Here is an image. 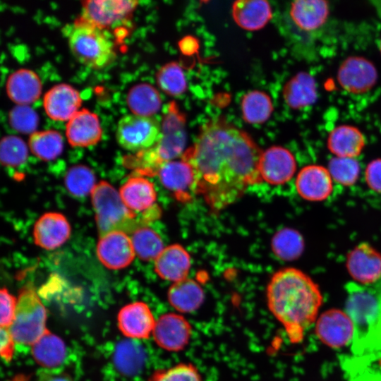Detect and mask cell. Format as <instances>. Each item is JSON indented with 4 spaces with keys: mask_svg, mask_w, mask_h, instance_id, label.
Here are the masks:
<instances>
[{
    "mask_svg": "<svg viewBox=\"0 0 381 381\" xmlns=\"http://www.w3.org/2000/svg\"><path fill=\"white\" fill-rule=\"evenodd\" d=\"M261 153L246 132L216 119L202 126L182 159L194 170V191L218 211L236 202L248 186L262 181L258 169Z\"/></svg>",
    "mask_w": 381,
    "mask_h": 381,
    "instance_id": "cell-1",
    "label": "cell"
},
{
    "mask_svg": "<svg viewBox=\"0 0 381 381\" xmlns=\"http://www.w3.org/2000/svg\"><path fill=\"white\" fill-rule=\"evenodd\" d=\"M267 303L293 344L303 341L316 322L323 301L319 286L306 273L295 267L276 272L267 286Z\"/></svg>",
    "mask_w": 381,
    "mask_h": 381,
    "instance_id": "cell-2",
    "label": "cell"
},
{
    "mask_svg": "<svg viewBox=\"0 0 381 381\" xmlns=\"http://www.w3.org/2000/svg\"><path fill=\"white\" fill-rule=\"evenodd\" d=\"M64 30L71 54L83 65L99 70L116 59L114 43L103 29L80 18Z\"/></svg>",
    "mask_w": 381,
    "mask_h": 381,
    "instance_id": "cell-3",
    "label": "cell"
},
{
    "mask_svg": "<svg viewBox=\"0 0 381 381\" xmlns=\"http://www.w3.org/2000/svg\"><path fill=\"white\" fill-rule=\"evenodd\" d=\"M91 200L100 236L117 231L132 234L145 223L127 207L117 190L105 181L95 185Z\"/></svg>",
    "mask_w": 381,
    "mask_h": 381,
    "instance_id": "cell-4",
    "label": "cell"
},
{
    "mask_svg": "<svg viewBox=\"0 0 381 381\" xmlns=\"http://www.w3.org/2000/svg\"><path fill=\"white\" fill-rule=\"evenodd\" d=\"M185 116L174 102L169 105L158 142L151 148L139 152L137 160L140 174H157L159 167L179 157L186 143Z\"/></svg>",
    "mask_w": 381,
    "mask_h": 381,
    "instance_id": "cell-5",
    "label": "cell"
},
{
    "mask_svg": "<svg viewBox=\"0 0 381 381\" xmlns=\"http://www.w3.org/2000/svg\"><path fill=\"white\" fill-rule=\"evenodd\" d=\"M329 5L324 0H298L288 8L289 27L297 47L314 55V46L327 23Z\"/></svg>",
    "mask_w": 381,
    "mask_h": 381,
    "instance_id": "cell-6",
    "label": "cell"
},
{
    "mask_svg": "<svg viewBox=\"0 0 381 381\" xmlns=\"http://www.w3.org/2000/svg\"><path fill=\"white\" fill-rule=\"evenodd\" d=\"M47 311L33 286L28 284L18 297L15 318L8 328L15 342L33 345L48 329Z\"/></svg>",
    "mask_w": 381,
    "mask_h": 381,
    "instance_id": "cell-7",
    "label": "cell"
},
{
    "mask_svg": "<svg viewBox=\"0 0 381 381\" xmlns=\"http://www.w3.org/2000/svg\"><path fill=\"white\" fill-rule=\"evenodd\" d=\"M162 127L155 118L128 114L118 122L116 138L125 150L142 152L152 147L159 140Z\"/></svg>",
    "mask_w": 381,
    "mask_h": 381,
    "instance_id": "cell-8",
    "label": "cell"
},
{
    "mask_svg": "<svg viewBox=\"0 0 381 381\" xmlns=\"http://www.w3.org/2000/svg\"><path fill=\"white\" fill-rule=\"evenodd\" d=\"M347 291L345 311L353 321L355 334L367 332L377 322L381 299L373 289L358 284H350Z\"/></svg>",
    "mask_w": 381,
    "mask_h": 381,
    "instance_id": "cell-9",
    "label": "cell"
},
{
    "mask_svg": "<svg viewBox=\"0 0 381 381\" xmlns=\"http://www.w3.org/2000/svg\"><path fill=\"white\" fill-rule=\"evenodd\" d=\"M315 323L317 337L329 347H343L354 338V325L345 310L337 308L327 310L318 317Z\"/></svg>",
    "mask_w": 381,
    "mask_h": 381,
    "instance_id": "cell-10",
    "label": "cell"
},
{
    "mask_svg": "<svg viewBox=\"0 0 381 381\" xmlns=\"http://www.w3.org/2000/svg\"><path fill=\"white\" fill-rule=\"evenodd\" d=\"M346 268L356 284H374L381 278V253L369 243H360L348 253Z\"/></svg>",
    "mask_w": 381,
    "mask_h": 381,
    "instance_id": "cell-11",
    "label": "cell"
},
{
    "mask_svg": "<svg viewBox=\"0 0 381 381\" xmlns=\"http://www.w3.org/2000/svg\"><path fill=\"white\" fill-rule=\"evenodd\" d=\"M377 71L368 59L358 56L346 58L339 65L337 80L340 86L352 94L370 90L377 80Z\"/></svg>",
    "mask_w": 381,
    "mask_h": 381,
    "instance_id": "cell-12",
    "label": "cell"
},
{
    "mask_svg": "<svg viewBox=\"0 0 381 381\" xmlns=\"http://www.w3.org/2000/svg\"><path fill=\"white\" fill-rule=\"evenodd\" d=\"M152 335L159 347L177 352L188 344L192 336V326L182 314L168 313L156 320Z\"/></svg>",
    "mask_w": 381,
    "mask_h": 381,
    "instance_id": "cell-13",
    "label": "cell"
},
{
    "mask_svg": "<svg viewBox=\"0 0 381 381\" xmlns=\"http://www.w3.org/2000/svg\"><path fill=\"white\" fill-rule=\"evenodd\" d=\"M138 4L136 1H85L83 2L80 18L104 30L125 20Z\"/></svg>",
    "mask_w": 381,
    "mask_h": 381,
    "instance_id": "cell-14",
    "label": "cell"
},
{
    "mask_svg": "<svg viewBox=\"0 0 381 381\" xmlns=\"http://www.w3.org/2000/svg\"><path fill=\"white\" fill-rule=\"evenodd\" d=\"M258 169L262 180L272 185H281L292 179L296 162L289 150L273 146L261 153Z\"/></svg>",
    "mask_w": 381,
    "mask_h": 381,
    "instance_id": "cell-15",
    "label": "cell"
},
{
    "mask_svg": "<svg viewBox=\"0 0 381 381\" xmlns=\"http://www.w3.org/2000/svg\"><path fill=\"white\" fill-rule=\"evenodd\" d=\"M135 255L131 238L123 231H112L100 236L97 245L98 259L110 270L128 267Z\"/></svg>",
    "mask_w": 381,
    "mask_h": 381,
    "instance_id": "cell-16",
    "label": "cell"
},
{
    "mask_svg": "<svg viewBox=\"0 0 381 381\" xmlns=\"http://www.w3.org/2000/svg\"><path fill=\"white\" fill-rule=\"evenodd\" d=\"M333 183L327 168L313 164L303 167L299 171L295 183L301 198L310 202H321L332 193Z\"/></svg>",
    "mask_w": 381,
    "mask_h": 381,
    "instance_id": "cell-17",
    "label": "cell"
},
{
    "mask_svg": "<svg viewBox=\"0 0 381 381\" xmlns=\"http://www.w3.org/2000/svg\"><path fill=\"white\" fill-rule=\"evenodd\" d=\"M156 320L149 306L141 301L123 307L118 315L121 332L132 339H147L152 334Z\"/></svg>",
    "mask_w": 381,
    "mask_h": 381,
    "instance_id": "cell-18",
    "label": "cell"
},
{
    "mask_svg": "<svg viewBox=\"0 0 381 381\" xmlns=\"http://www.w3.org/2000/svg\"><path fill=\"white\" fill-rule=\"evenodd\" d=\"M82 99L80 93L68 84H58L50 88L43 98L47 116L55 121H68L78 111Z\"/></svg>",
    "mask_w": 381,
    "mask_h": 381,
    "instance_id": "cell-19",
    "label": "cell"
},
{
    "mask_svg": "<svg viewBox=\"0 0 381 381\" xmlns=\"http://www.w3.org/2000/svg\"><path fill=\"white\" fill-rule=\"evenodd\" d=\"M71 226L61 213L48 212L36 222L33 229L35 243L46 250L60 247L69 238Z\"/></svg>",
    "mask_w": 381,
    "mask_h": 381,
    "instance_id": "cell-20",
    "label": "cell"
},
{
    "mask_svg": "<svg viewBox=\"0 0 381 381\" xmlns=\"http://www.w3.org/2000/svg\"><path fill=\"white\" fill-rule=\"evenodd\" d=\"M66 135L73 147H85L97 144L102 135L97 115L87 109L79 110L68 121Z\"/></svg>",
    "mask_w": 381,
    "mask_h": 381,
    "instance_id": "cell-21",
    "label": "cell"
},
{
    "mask_svg": "<svg viewBox=\"0 0 381 381\" xmlns=\"http://www.w3.org/2000/svg\"><path fill=\"white\" fill-rule=\"evenodd\" d=\"M157 174L162 185L174 192L179 200L190 198L189 190H194L195 173L188 162L183 159L165 162Z\"/></svg>",
    "mask_w": 381,
    "mask_h": 381,
    "instance_id": "cell-22",
    "label": "cell"
},
{
    "mask_svg": "<svg viewBox=\"0 0 381 381\" xmlns=\"http://www.w3.org/2000/svg\"><path fill=\"white\" fill-rule=\"evenodd\" d=\"M190 257L179 244L164 248L155 260V270L165 280L177 282L187 278L190 267Z\"/></svg>",
    "mask_w": 381,
    "mask_h": 381,
    "instance_id": "cell-23",
    "label": "cell"
},
{
    "mask_svg": "<svg viewBox=\"0 0 381 381\" xmlns=\"http://www.w3.org/2000/svg\"><path fill=\"white\" fill-rule=\"evenodd\" d=\"M365 146V138L356 127L340 125L334 128L327 139L329 151L337 157L356 158Z\"/></svg>",
    "mask_w": 381,
    "mask_h": 381,
    "instance_id": "cell-24",
    "label": "cell"
},
{
    "mask_svg": "<svg viewBox=\"0 0 381 381\" xmlns=\"http://www.w3.org/2000/svg\"><path fill=\"white\" fill-rule=\"evenodd\" d=\"M6 90L11 101L18 105H28L40 97L42 84L40 78L34 71L20 68L9 75Z\"/></svg>",
    "mask_w": 381,
    "mask_h": 381,
    "instance_id": "cell-25",
    "label": "cell"
},
{
    "mask_svg": "<svg viewBox=\"0 0 381 381\" xmlns=\"http://www.w3.org/2000/svg\"><path fill=\"white\" fill-rule=\"evenodd\" d=\"M124 204L132 211L145 212L155 205L156 192L153 183L146 178L133 176L120 188Z\"/></svg>",
    "mask_w": 381,
    "mask_h": 381,
    "instance_id": "cell-26",
    "label": "cell"
},
{
    "mask_svg": "<svg viewBox=\"0 0 381 381\" xmlns=\"http://www.w3.org/2000/svg\"><path fill=\"white\" fill-rule=\"evenodd\" d=\"M283 97L286 104L294 109L313 105L318 97L315 78L308 73H298L284 85Z\"/></svg>",
    "mask_w": 381,
    "mask_h": 381,
    "instance_id": "cell-27",
    "label": "cell"
},
{
    "mask_svg": "<svg viewBox=\"0 0 381 381\" xmlns=\"http://www.w3.org/2000/svg\"><path fill=\"white\" fill-rule=\"evenodd\" d=\"M167 297L171 306L183 315L197 310L203 303L205 293L197 282L186 278L174 282L169 289Z\"/></svg>",
    "mask_w": 381,
    "mask_h": 381,
    "instance_id": "cell-28",
    "label": "cell"
},
{
    "mask_svg": "<svg viewBox=\"0 0 381 381\" xmlns=\"http://www.w3.org/2000/svg\"><path fill=\"white\" fill-rule=\"evenodd\" d=\"M232 16L241 28L248 30L262 28L272 18V9L267 1H237L232 6Z\"/></svg>",
    "mask_w": 381,
    "mask_h": 381,
    "instance_id": "cell-29",
    "label": "cell"
},
{
    "mask_svg": "<svg viewBox=\"0 0 381 381\" xmlns=\"http://www.w3.org/2000/svg\"><path fill=\"white\" fill-rule=\"evenodd\" d=\"M35 361L46 369H55L65 360L66 348L63 340L49 330L32 346Z\"/></svg>",
    "mask_w": 381,
    "mask_h": 381,
    "instance_id": "cell-30",
    "label": "cell"
},
{
    "mask_svg": "<svg viewBox=\"0 0 381 381\" xmlns=\"http://www.w3.org/2000/svg\"><path fill=\"white\" fill-rule=\"evenodd\" d=\"M113 361L118 371L126 375H135L144 365L145 353L140 344L127 339L116 346Z\"/></svg>",
    "mask_w": 381,
    "mask_h": 381,
    "instance_id": "cell-31",
    "label": "cell"
},
{
    "mask_svg": "<svg viewBox=\"0 0 381 381\" xmlns=\"http://www.w3.org/2000/svg\"><path fill=\"white\" fill-rule=\"evenodd\" d=\"M127 103L133 114L151 117L161 107V98L157 90L147 83L138 84L129 90Z\"/></svg>",
    "mask_w": 381,
    "mask_h": 381,
    "instance_id": "cell-32",
    "label": "cell"
},
{
    "mask_svg": "<svg viewBox=\"0 0 381 381\" xmlns=\"http://www.w3.org/2000/svg\"><path fill=\"white\" fill-rule=\"evenodd\" d=\"M271 247L275 255L284 261L296 260L303 253L305 243L301 234L291 228L278 231L272 237Z\"/></svg>",
    "mask_w": 381,
    "mask_h": 381,
    "instance_id": "cell-33",
    "label": "cell"
},
{
    "mask_svg": "<svg viewBox=\"0 0 381 381\" xmlns=\"http://www.w3.org/2000/svg\"><path fill=\"white\" fill-rule=\"evenodd\" d=\"M273 106L270 96L262 91H250L242 99V116L247 123H262L270 118Z\"/></svg>",
    "mask_w": 381,
    "mask_h": 381,
    "instance_id": "cell-34",
    "label": "cell"
},
{
    "mask_svg": "<svg viewBox=\"0 0 381 381\" xmlns=\"http://www.w3.org/2000/svg\"><path fill=\"white\" fill-rule=\"evenodd\" d=\"M30 151L37 157L50 161L58 157L63 150L61 135L54 130L33 132L28 140Z\"/></svg>",
    "mask_w": 381,
    "mask_h": 381,
    "instance_id": "cell-35",
    "label": "cell"
},
{
    "mask_svg": "<svg viewBox=\"0 0 381 381\" xmlns=\"http://www.w3.org/2000/svg\"><path fill=\"white\" fill-rule=\"evenodd\" d=\"M131 234L135 253L143 260H156L164 249L159 234L149 227H140Z\"/></svg>",
    "mask_w": 381,
    "mask_h": 381,
    "instance_id": "cell-36",
    "label": "cell"
},
{
    "mask_svg": "<svg viewBox=\"0 0 381 381\" xmlns=\"http://www.w3.org/2000/svg\"><path fill=\"white\" fill-rule=\"evenodd\" d=\"M327 168L333 181L346 187L353 186L361 173L360 164L356 158L334 157Z\"/></svg>",
    "mask_w": 381,
    "mask_h": 381,
    "instance_id": "cell-37",
    "label": "cell"
},
{
    "mask_svg": "<svg viewBox=\"0 0 381 381\" xmlns=\"http://www.w3.org/2000/svg\"><path fill=\"white\" fill-rule=\"evenodd\" d=\"M156 78L160 89L171 96H179L186 90L187 84L183 71L176 62L168 63L161 67Z\"/></svg>",
    "mask_w": 381,
    "mask_h": 381,
    "instance_id": "cell-38",
    "label": "cell"
},
{
    "mask_svg": "<svg viewBox=\"0 0 381 381\" xmlns=\"http://www.w3.org/2000/svg\"><path fill=\"white\" fill-rule=\"evenodd\" d=\"M64 182L71 194L75 197H83L92 193L95 186V176L89 167L78 164L68 169Z\"/></svg>",
    "mask_w": 381,
    "mask_h": 381,
    "instance_id": "cell-39",
    "label": "cell"
},
{
    "mask_svg": "<svg viewBox=\"0 0 381 381\" xmlns=\"http://www.w3.org/2000/svg\"><path fill=\"white\" fill-rule=\"evenodd\" d=\"M28 148L22 139L14 135H8L2 138L0 147V158L3 165L18 167L28 157Z\"/></svg>",
    "mask_w": 381,
    "mask_h": 381,
    "instance_id": "cell-40",
    "label": "cell"
},
{
    "mask_svg": "<svg viewBox=\"0 0 381 381\" xmlns=\"http://www.w3.org/2000/svg\"><path fill=\"white\" fill-rule=\"evenodd\" d=\"M148 381H202L198 369L191 363H180L154 372Z\"/></svg>",
    "mask_w": 381,
    "mask_h": 381,
    "instance_id": "cell-41",
    "label": "cell"
},
{
    "mask_svg": "<svg viewBox=\"0 0 381 381\" xmlns=\"http://www.w3.org/2000/svg\"><path fill=\"white\" fill-rule=\"evenodd\" d=\"M10 122L16 131L22 133L32 132L37 126V117L35 111L27 105H18L10 113Z\"/></svg>",
    "mask_w": 381,
    "mask_h": 381,
    "instance_id": "cell-42",
    "label": "cell"
},
{
    "mask_svg": "<svg viewBox=\"0 0 381 381\" xmlns=\"http://www.w3.org/2000/svg\"><path fill=\"white\" fill-rule=\"evenodd\" d=\"M17 301L6 288H2L0 292L1 302V327L9 328L14 320Z\"/></svg>",
    "mask_w": 381,
    "mask_h": 381,
    "instance_id": "cell-43",
    "label": "cell"
},
{
    "mask_svg": "<svg viewBox=\"0 0 381 381\" xmlns=\"http://www.w3.org/2000/svg\"><path fill=\"white\" fill-rule=\"evenodd\" d=\"M364 179L368 187L381 194V158L370 161L364 171Z\"/></svg>",
    "mask_w": 381,
    "mask_h": 381,
    "instance_id": "cell-44",
    "label": "cell"
},
{
    "mask_svg": "<svg viewBox=\"0 0 381 381\" xmlns=\"http://www.w3.org/2000/svg\"><path fill=\"white\" fill-rule=\"evenodd\" d=\"M0 338L1 356L6 362H10L13 355L15 340L8 328L1 327Z\"/></svg>",
    "mask_w": 381,
    "mask_h": 381,
    "instance_id": "cell-45",
    "label": "cell"
},
{
    "mask_svg": "<svg viewBox=\"0 0 381 381\" xmlns=\"http://www.w3.org/2000/svg\"><path fill=\"white\" fill-rule=\"evenodd\" d=\"M37 381H73L66 373L55 369H45L40 372Z\"/></svg>",
    "mask_w": 381,
    "mask_h": 381,
    "instance_id": "cell-46",
    "label": "cell"
},
{
    "mask_svg": "<svg viewBox=\"0 0 381 381\" xmlns=\"http://www.w3.org/2000/svg\"><path fill=\"white\" fill-rule=\"evenodd\" d=\"M373 7L375 8L378 16L381 18V1H371Z\"/></svg>",
    "mask_w": 381,
    "mask_h": 381,
    "instance_id": "cell-47",
    "label": "cell"
},
{
    "mask_svg": "<svg viewBox=\"0 0 381 381\" xmlns=\"http://www.w3.org/2000/svg\"><path fill=\"white\" fill-rule=\"evenodd\" d=\"M379 49H380V52L381 53V40H380V41L379 42Z\"/></svg>",
    "mask_w": 381,
    "mask_h": 381,
    "instance_id": "cell-48",
    "label": "cell"
}]
</instances>
